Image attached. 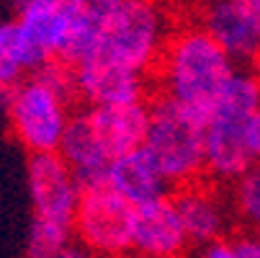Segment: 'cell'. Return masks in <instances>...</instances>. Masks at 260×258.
<instances>
[{"label":"cell","instance_id":"obj_1","mask_svg":"<svg viewBox=\"0 0 260 258\" xmlns=\"http://www.w3.org/2000/svg\"><path fill=\"white\" fill-rule=\"evenodd\" d=\"M155 70L160 96L206 119L237 65L201 26H185L170 34Z\"/></svg>","mask_w":260,"mask_h":258},{"label":"cell","instance_id":"obj_2","mask_svg":"<svg viewBox=\"0 0 260 258\" xmlns=\"http://www.w3.org/2000/svg\"><path fill=\"white\" fill-rule=\"evenodd\" d=\"M75 98L72 65L52 60L31 78L0 96L13 137L28 155L57 153L64 129L72 119L70 103Z\"/></svg>","mask_w":260,"mask_h":258},{"label":"cell","instance_id":"obj_3","mask_svg":"<svg viewBox=\"0 0 260 258\" xmlns=\"http://www.w3.org/2000/svg\"><path fill=\"white\" fill-rule=\"evenodd\" d=\"M260 111V72L237 67L204 122L206 176L216 183H232L255 165L252 124Z\"/></svg>","mask_w":260,"mask_h":258},{"label":"cell","instance_id":"obj_4","mask_svg":"<svg viewBox=\"0 0 260 258\" xmlns=\"http://www.w3.org/2000/svg\"><path fill=\"white\" fill-rule=\"evenodd\" d=\"M170 16L160 0H124L98 31V57L147 75L170 39Z\"/></svg>","mask_w":260,"mask_h":258},{"label":"cell","instance_id":"obj_5","mask_svg":"<svg viewBox=\"0 0 260 258\" xmlns=\"http://www.w3.org/2000/svg\"><path fill=\"white\" fill-rule=\"evenodd\" d=\"M204 122V117L165 96L150 101V132L144 139V150L155 158L173 189L188 186L206 176Z\"/></svg>","mask_w":260,"mask_h":258},{"label":"cell","instance_id":"obj_6","mask_svg":"<svg viewBox=\"0 0 260 258\" xmlns=\"http://www.w3.org/2000/svg\"><path fill=\"white\" fill-rule=\"evenodd\" d=\"M18 28L44 62L78 65L95 52L98 26L85 21L70 0H23L16 8Z\"/></svg>","mask_w":260,"mask_h":258},{"label":"cell","instance_id":"obj_7","mask_svg":"<svg viewBox=\"0 0 260 258\" xmlns=\"http://www.w3.org/2000/svg\"><path fill=\"white\" fill-rule=\"evenodd\" d=\"M137 207L108 183L88 186L80 194L72 235L95 258H124L132 253Z\"/></svg>","mask_w":260,"mask_h":258},{"label":"cell","instance_id":"obj_8","mask_svg":"<svg viewBox=\"0 0 260 258\" xmlns=\"http://www.w3.org/2000/svg\"><path fill=\"white\" fill-rule=\"evenodd\" d=\"M26 183H28V199L34 212L31 217L52 219V222H62L72 227L83 186L59 153L28 155Z\"/></svg>","mask_w":260,"mask_h":258},{"label":"cell","instance_id":"obj_9","mask_svg":"<svg viewBox=\"0 0 260 258\" xmlns=\"http://www.w3.org/2000/svg\"><path fill=\"white\" fill-rule=\"evenodd\" d=\"M72 75H75V98H80L85 108L119 106L147 98V75L119 67L98 54L72 65Z\"/></svg>","mask_w":260,"mask_h":258},{"label":"cell","instance_id":"obj_10","mask_svg":"<svg viewBox=\"0 0 260 258\" xmlns=\"http://www.w3.org/2000/svg\"><path fill=\"white\" fill-rule=\"evenodd\" d=\"M173 204L183 222L191 245H209L214 240L227 238L230 222L235 219L230 199L216 186L204 181H193L188 186L173 189Z\"/></svg>","mask_w":260,"mask_h":258},{"label":"cell","instance_id":"obj_11","mask_svg":"<svg viewBox=\"0 0 260 258\" xmlns=\"http://www.w3.org/2000/svg\"><path fill=\"white\" fill-rule=\"evenodd\" d=\"M199 26L224 49L237 67L260 65V31L235 0H204Z\"/></svg>","mask_w":260,"mask_h":258},{"label":"cell","instance_id":"obj_12","mask_svg":"<svg viewBox=\"0 0 260 258\" xmlns=\"http://www.w3.org/2000/svg\"><path fill=\"white\" fill-rule=\"evenodd\" d=\"M188 235L183 230L173 196L137 207L132 253L137 258H180L188 248Z\"/></svg>","mask_w":260,"mask_h":258},{"label":"cell","instance_id":"obj_13","mask_svg":"<svg viewBox=\"0 0 260 258\" xmlns=\"http://www.w3.org/2000/svg\"><path fill=\"white\" fill-rule=\"evenodd\" d=\"M85 114L93 124L103 153L111 160L144 147L147 132H150V101L147 98L119 106L85 108Z\"/></svg>","mask_w":260,"mask_h":258},{"label":"cell","instance_id":"obj_14","mask_svg":"<svg viewBox=\"0 0 260 258\" xmlns=\"http://www.w3.org/2000/svg\"><path fill=\"white\" fill-rule=\"evenodd\" d=\"M106 183L114 191H119L126 202H132L134 207L150 204V202H157L173 194L170 181L165 178L155 158L144 147L111 160Z\"/></svg>","mask_w":260,"mask_h":258},{"label":"cell","instance_id":"obj_15","mask_svg":"<svg viewBox=\"0 0 260 258\" xmlns=\"http://www.w3.org/2000/svg\"><path fill=\"white\" fill-rule=\"evenodd\" d=\"M62 160L72 168L75 178L80 181V186H98V183H106L108 178V168H111V158L103 153V147L93 132V124L88 119V114H72L64 137L59 142Z\"/></svg>","mask_w":260,"mask_h":258},{"label":"cell","instance_id":"obj_16","mask_svg":"<svg viewBox=\"0 0 260 258\" xmlns=\"http://www.w3.org/2000/svg\"><path fill=\"white\" fill-rule=\"evenodd\" d=\"M42 65H47L44 57L31 47L16 21L0 23V96L11 93Z\"/></svg>","mask_w":260,"mask_h":258},{"label":"cell","instance_id":"obj_17","mask_svg":"<svg viewBox=\"0 0 260 258\" xmlns=\"http://www.w3.org/2000/svg\"><path fill=\"white\" fill-rule=\"evenodd\" d=\"M230 207L240 225L252 235L260 233V163L230 183Z\"/></svg>","mask_w":260,"mask_h":258},{"label":"cell","instance_id":"obj_18","mask_svg":"<svg viewBox=\"0 0 260 258\" xmlns=\"http://www.w3.org/2000/svg\"><path fill=\"white\" fill-rule=\"evenodd\" d=\"M72 240V227L52 219L31 217L28 235H26V258H57Z\"/></svg>","mask_w":260,"mask_h":258},{"label":"cell","instance_id":"obj_19","mask_svg":"<svg viewBox=\"0 0 260 258\" xmlns=\"http://www.w3.org/2000/svg\"><path fill=\"white\" fill-rule=\"evenodd\" d=\"M72 6H75V11L85 18V21H90V23H95L98 28L106 23V18L114 13L124 0H70Z\"/></svg>","mask_w":260,"mask_h":258},{"label":"cell","instance_id":"obj_20","mask_svg":"<svg viewBox=\"0 0 260 258\" xmlns=\"http://www.w3.org/2000/svg\"><path fill=\"white\" fill-rule=\"evenodd\" d=\"M196 258H240V250H237V240H230V238H221V240H214L209 245H201Z\"/></svg>","mask_w":260,"mask_h":258},{"label":"cell","instance_id":"obj_21","mask_svg":"<svg viewBox=\"0 0 260 258\" xmlns=\"http://www.w3.org/2000/svg\"><path fill=\"white\" fill-rule=\"evenodd\" d=\"M237 250H240V258H260V240L257 235H242L237 238Z\"/></svg>","mask_w":260,"mask_h":258},{"label":"cell","instance_id":"obj_22","mask_svg":"<svg viewBox=\"0 0 260 258\" xmlns=\"http://www.w3.org/2000/svg\"><path fill=\"white\" fill-rule=\"evenodd\" d=\"M57 258H95V255H93L90 250H85L80 243L72 240V243H70V245H67V248H64V250H62Z\"/></svg>","mask_w":260,"mask_h":258},{"label":"cell","instance_id":"obj_23","mask_svg":"<svg viewBox=\"0 0 260 258\" xmlns=\"http://www.w3.org/2000/svg\"><path fill=\"white\" fill-rule=\"evenodd\" d=\"M235 3L242 6V11L252 18V23H255L257 31H260V0H235Z\"/></svg>","mask_w":260,"mask_h":258},{"label":"cell","instance_id":"obj_24","mask_svg":"<svg viewBox=\"0 0 260 258\" xmlns=\"http://www.w3.org/2000/svg\"><path fill=\"white\" fill-rule=\"evenodd\" d=\"M252 155H255V163H260V111L252 124Z\"/></svg>","mask_w":260,"mask_h":258},{"label":"cell","instance_id":"obj_25","mask_svg":"<svg viewBox=\"0 0 260 258\" xmlns=\"http://www.w3.org/2000/svg\"><path fill=\"white\" fill-rule=\"evenodd\" d=\"M8 3H11V8H13V11H16V8H18V6H21V3H23V0H8Z\"/></svg>","mask_w":260,"mask_h":258},{"label":"cell","instance_id":"obj_26","mask_svg":"<svg viewBox=\"0 0 260 258\" xmlns=\"http://www.w3.org/2000/svg\"><path fill=\"white\" fill-rule=\"evenodd\" d=\"M257 240H260V233H257Z\"/></svg>","mask_w":260,"mask_h":258}]
</instances>
